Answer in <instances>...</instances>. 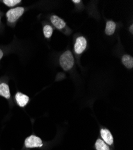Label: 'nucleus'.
Segmentation results:
<instances>
[{"mask_svg":"<svg viewBox=\"0 0 133 150\" xmlns=\"http://www.w3.org/2000/svg\"><path fill=\"white\" fill-rule=\"evenodd\" d=\"M60 64L65 71L70 70L74 65V58L70 51L65 52L60 57Z\"/></svg>","mask_w":133,"mask_h":150,"instance_id":"f257e3e1","label":"nucleus"},{"mask_svg":"<svg viewBox=\"0 0 133 150\" xmlns=\"http://www.w3.org/2000/svg\"><path fill=\"white\" fill-rule=\"evenodd\" d=\"M43 145L42 140L39 137L35 135H31L25 141V146L28 148H40Z\"/></svg>","mask_w":133,"mask_h":150,"instance_id":"7ed1b4c3","label":"nucleus"},{"mask_svg":"<svg viewBox=\"0 0 133 150\" xmlns=\"http://www.w3.org/2000/svg\"><path fill=\"white\" fill-rule=\"evenodd\" d=\"M72 2H74L75 3H79L81 2V1H80V0H73Z\"/></svg>","mask_w":133,"mask_h":150,"instance_id":"2eb2a0df","label":"nucleus"},{"mask_svg":"<svg viewBox=\"0 0 133 150\" xmlns=\"http://www.w3.org/2000/svg\"><path fill=\"white\" fill-rule=\"evenodd\" d=\"M87 44V40L84 37L81 36L78 37L74 45L75 52L77 54H82L84 51V50L86 49Z\"/></svg>","mask_w":133,"mask_h":150,"instance_id":"20e7f679","label":"nucleus"},{"mask_svg":"<svg viewBox=\"0 0 133 150\" xmlns=\"http://www.w3.org/2000/svg\"><path fill=\"white\" fill-rule=\"evenodd\" d=\"M100 134L104 141L108 145H112L114 142L113 136L111 132L106 129H102L100 130Z\"/></svg>","mask_w":133,"mask_h":150,"instance_id":"423d86ee","label":"nucleus"},{"mask_svg":"<svg viewBox=\"0 0 133 150\" xmlns=\"http://www.w3.org/2000/svg\"><path fill=\"white\" fill-rule=\"evenodd\" d=\"M123 64L128 69L133 67V58L129 55H124L122 58Z\"/></svg>","mask_w":133,"mask_h":150,"instance_id":"9d476101","label":"nucleus"},{"mask_svg":"<svg viewBox=\"0 0 133 150\" xmlns=\"http://www.w3.org/2000/svg\"><path fill=\"white\" fill-rule=\"evenodd\" d=\"M3 55H4V53H3V51H2V50L0 49V60H1L3 57Z\"/></svg>","mask_w":133,"mask_h":150,"instance_id":"4468645a","label":"nucleus"},{"mask_svg":"<svg viewBox=\"0 0 133 150\" xmlns=\"http://www.w3.org/2000/svg\"><path fill=\"white\" fill-rule=\"evenodd\" d=\"M53 32V29L52 27L49 25H47L44 27L43 33L45 38H47V39L50 38L52 35Z\"/></svg>","mask_w":133,"mask_h":150,"instance_id":"f8f14e48","label":"nucleus"},{"mask_svg":"<svg viewBox=\"0 0 133 150\" xmlns=\"http://www.w3.org/2000/svg\"><path fill=\"white\" fill-rule=\"evenodd\" d=\"M132 28H133V25H131V27H130V31H131V33L132 34V33H133V31H132Z\"/></svg>","mask_w":133,"mask_h":150,"instance_id":"dca6fc26","label":"nucleus"},{"mask_svg":"<svg viewBox=\"0 0 133 150\" xmlns=\"http://www.w3.org/2000/svg\"><path fill=\"white\" fill-rule=\"evenodd\" d=\"M95 148L97 150H110L109 148L105 144V142L101 139H98L96 141Z\"/></svg>","mask_w":133,"mask_h":150,"instance_id":"9b49d317","label":"nucleus"},{"mask_svg":"<svg viewBox=\"0 0 133 150\" xmlns=\"http://www.w3.org/2000/svg\"><path fill=\"white\" fill-rule=\"evenodd\" d=\"M0 96L7 99L10 98L11 94L8 84L6 83H0Z\"/></svg>","mask_w":133,"mask_h":150,"instance_id":"6e6552de","label":"nucleus"},{"mask_svg":"<svg viewBox=\"0 0 133 150\" xmlns=\"http://www.w3.org/2000/svg\"><path fill=\"white\" fill-rule=\"evenodd\" d=\"M116 23L112 21L107 22L106 28H105L106 34L108 35H111L114 34L116 30Z\"/></svg>","mask_w":133,"mask_h":150,"instance_id":"1a4fd4ad","label":"nucleus"},{"mask_svg":"<svg viewBox=\"0 0 133 150\" xmlns=\"http://www.w3.org/2000/svg\"><path fill=\"white\" fill-rule=\"evenodd\" d=\"M15 100L17 105L22 108L25 107L29 101V97L20 92L16 93L15 96Z\"/></svg>","mask_w":133,"mask_h":150,"instance_id":"39448f33","label":"nucleus"},{"mask_svg":"<svg viewBox=\"0 0 133 150\" xmlns=\"http://www.w3.org/2000/svg\"><path fill=\"white\" fill-rule=\"evenodd\" d=\"M0 23H1V16H0Z\"/></svg>","mask_w":133,"mask_h":150,"instance_id":"f3484780","label":"nucleus"},{"mask_svg":"<svg viewBox=\"0 0 133 150\" xmlns=\"http://www.w3.org/2000/svg\"><path fill=\"white\" fill-rule=\"evenodd\" d=\"M50 19L53 25L55 26V27L57 28V29L61 30L65 27V25H66L65 22L61 18L58 17L57 16L53 15L51 17Z\"/></svg>","mask_w":133,"mask_h":150,"instance_id":"0eeeda50","label":"nucleus"},{"mask_svg":"<svg viewBox=\"0 0 133 150\" xmlns=\"http://www.w3.org/2000/svg\"><path fill=\"white\" fill-rule=\"evenodd\" d=\"M3 3L9 7H14L22 2L21 0H4Z\"/></svg>","mask_w":133,"mask_h":150,"instance_id":"ddd939ff","label":"nucleus"},{"mask_svg":"<svg viewBox=\"0 0 133 150\" xmlns=\"http://www.w3.org/2000/svg\"><path fill=\"white\" fill-rule=\"evenodd\" d=\"M25 8L22 7H17L11 8L6 13L7 21L10 23H15L24 13Z\"/></svg>","mask_w":133,"mask_h":150,"instance_id":"f03ea898","label":"nucleus"}]
</instances>
